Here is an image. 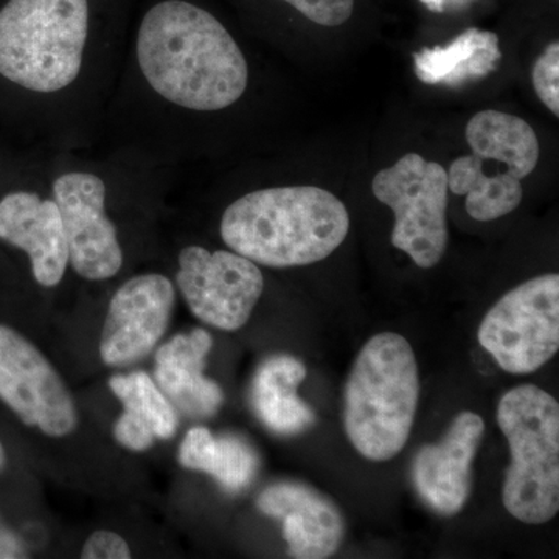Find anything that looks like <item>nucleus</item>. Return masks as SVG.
Instances as JSON below:
<instances>
[{
    "instance_id": "nucleus-25",
    "label": "nucleus",
    "mask_w": 559,
    "mask_h": 559,
    "mask_svg": "<svg viewBox=\"0 0 559 559\" xmlns=\"http://www.w3.org/2000/svg\"><path fill=\"white\" fill-rule=\"evenodd\" d=\"M114 437H116L121 447L134 452L150 450L153 447L154 440H156V436H154L150 426L140 421L139 418L132 417L128 412H124L117 419L116 426H114Z\"/></svg>"
},
{
    "instance_id": "nucleus-22",
    "label": "nucleus",
    "mask_w": 559,
    "mask_h": 559,
    "mask_svg": "<svg viewBox=\"0 0 559 559\" xmlns=\"http://www.w3.org/2000/svg\"><path fill=\"white\" fill-rule=\"evenodd\" d=\"M533 87L547 109L559 117V44L551 43L532 70Z\"/></svg>"
},
{
    "instance_id": "nucleus-20",
    "label": "nucleus",
    "mask_w": 559,
    "mask_h": 559,
    "mask_svg": "<svg viewBox=\"0 0 559 559\" xmlns=\"http://www.w3.org/2000/svg\"><path fill=\"white\" fill-rule=\"evenodd\" d=\"M448 173V189L466 197L471 218L487 223L509 215L522 201L521 179L510 173H487L479 157L469 154L452 162Z\"/></svg>"
},
{
    "instance_id": "nucleus-18",
    "label": "nucleus",
    "mask_w": 559,
    "mask_h": 559,
    "mask_svg": "<svg viewBox=\"0 0 559 559\" xmlns=\"http://www.w3.org/2000/svg\"><path fill=\"white\" fill-rule=\"evenodd\" d=\"M465 135L474 156L498 162L518 179L528 178L538 165V135L520 117L481 110L466 124Z\"/></svg>"
},
{
    "instance_id": "nucleus-1",
    "label": "nucleus",
    "mask_w": 559,
    "mask_h": 559,
    "mask_svg": "<svg viewBox=\"0 0 559 559\" xmlns=\"http://www.w3.org/2000/svg\"><path fill=\"white\" fill-rule=\"evenodd\" d=\"M138 60L150 86L186 109L229 108L248 87V62L230 33L209 11L183 0H165L145 14Z\"/></svg>"
},
{
    "instance_id": "nucleus-21",
    "label": "nucleus",
    "mask_w": 559,
    "mask_h": 559,
    "mask_svg": "<svg viewBox=\"0 0 559 559\" xmlns=\"http://www.w3.org/2000/svg\"><path fill=\"white\" fill-rule=\"evenodd\" d=\"M109 388L123 403L124 412L150 426L156 439L168 440L175 436L179 425L175 407L145 371L117 374L110 378Z\"/></svg>"
},
{
    "instance_id": "nucleus-19",
    "label": "nucleus",
    "mask_w": 559,
    "mask_h": 559,
    "mask_svg": "<svg viewBox=\"0 0 559 559\" xmlns=\"http://www.w3.org/2000/svg\"><path fill=\"white\" fill-rule=\"evenodd\" d=\"M179 463L187 469L204 471L229 492H238L255 479L259 455L248 443L235 436H212L209 429L193 428L183 437Z\"/></svg>"
},
{
    "instance_id": "nucleus-16",
    "label": "nucleus",
    "mask_w": 559,
    "mask_h": 559,
    "mask_svg": "<svg viewBox=\"0 0 559 559\" xmlns=\"http://www.w3.org/2000/svg\"><path fill=\"white\" fill-rule=\"evenodd\" d=\"M502 60L496 33L469 28L448 46H437L414 53L415 75L432 86L462 87L487 79Z\"/></svg>"
},
{
    "instance_id": "nucleus-13",
    "label": "nucleus",
    "mask_w": 559,
    "mask_h": 559,
    "mask_svg": "<svg viewBox=\"0 0 559 559\" xmlns=\"http://www.w3.org/2000/svg\"><path fill=\"white\" fill-rule=\"evenodd\" d=\"M257 507L283 522V538L297 559H326L340 550L345 521L333 500L299 481H280L264 489Z\"/></svg>"
},
{
    "instance_id": "nucleus-3",
    "label": "nucleus",
    "mask_w": 559,
    "mask_h": 559,
    "mask_svg": "<svg viewBox=\"0 0 559 559\" xmlns=\"http://www.w3.org/2000/svg\"><path fill=\"white\" fill-rule=\"evenodd\" d=\"M418 399V364L409 341L390 331L371 337L345 382L349 443L371 462L396 457L409 440Z\"/></svg>"
},
{
    "instance_id": "nucleus-12",
    "label": "nucleus",
    "mask_w": 559,
    "mask_h": 559,
    "mask_svg": "<svg viewBox=\"0 0 559 559\" xmlns=\"http://www.w3.org/2000/svg\"><path fill=\"white\" fill-rule=\"evenodd\" d=\"M485 423L474 412H460L439 443L425 444L412 463L419 498L440 516H455L468 502L473 462Z\"/></svg>"
},
{
    "instance_id": "nucleus-15",
    "label": "nucleus",
    "mask_w": 559,
    "mask_h": 559,
    "mask_svg": "<svg viewBox=\"0 0 559 559\" xmlns=\"http://www.w3.org/2000/svg\"><path fill=\"white\" fill-rule=\"evenodd\" d=\"M213 340L207 331L194 329L178 334L156 353L157 388L173 406L193 418H207L223 406V390L204 377L205 359Z\"/></svg>"
},
{
    "instance_id": "nucleus-17",
    "label": "nucleus",
    "mask_w": 559,
    "mask_h": 559,
    "mask_svg": "<svg viewBox=\"0 0 559 559\" xmlns=\"http://www.w3.org/2000/svg\"><path fill=\"white\" fill-rule=\"evenodd\" d=\"M307 369L293 356H274L257 370L252 382V404L264 425L282 436H296L311 428L316 415L297 389Z\"/></svg>"
},
{
    "instance_id": "nucleus-9",
    "label": "nucleus",
    "mask_w": 559,
    "mask_h": 559,
    "mask_svg": "<svg viewBox=\"0 0 559 559\" xmlns=\"http://www.w3.org/2000/svg\"><path fill=\"white\" fill-rule=\"evenodd\" d=\"M0 400L24 425L49 437H66L79 412L60 374L31 341L0 325Z\"/></svg>"
},
{
    "instance_id": "nucleus-5",
    "label": "nucleus",
    "mask_w": 559,
    "mask_h": 559,
    "mask_svg": "<svg viewBox=\"0 0 559 559\" xmlns=\"http://www.w3.org/2000/svg\"><path fill=\"white\" fill-rule=\"evenodd\" d=\"M498 423L511 452L503 507L524 524H546L559 510L558 401L536 385H520L500 399Z\"/></svg>"
},
{
    "instance_id": "nucleus-7",
    "label": "nucleus",
    "mask_w": 559,
    "mask_h": 559,
    "mask_svg": "<svg viewBox=\"0 0 559 559\" xmlns=\"http://www.w3.org/2000/svg\"><path fill=\"white\" fill-rule=\"evenodd\" d=\"M477 340L511 374L546 366L559 349V275H539L507 293L481 320Z\"/></svg>"
},
{
    "instance_id": "nucleus-4",
    "label": "nucleus",
    "mask_w": 559,
    "mask_h": 559,
    "mask_svg": "<svg viewBox=\"0 0 559 559\" xmlns=\"http://www.w3.org/2000/svg\"><path fill=\"white\" fill-rule=\"evenodd\" d=\"M87 0H7L0 7V81L50 94L80 75Z\"/></svg>"
},
{
    "instance_id": "nucleus-8",
    "label": "nucleus",
    "mask_w": 559,
    "mask_h": 559,
    "mask_svg": "<svg viewBox=\"0 0 559 559\" xmlns=\"http://www.w3.org/2000/svg\"><path fill=\"white\" fill-rule=\"evenodd\" d=\"M176 282L190 311L223 331L242 329L264 290L263 274L252 260L201 246L180 250Z\"/></svg>"
},
{
    "instance_id": "nucleus-11",
    "label": "nucleus",
    "mask_w": 559,
    "mask_h": 559,
    "mask_svg": "<svg viewBox=\"0 0 559 559\" xmlns=\"http://www.w3.org/2000/svg\"><path fill=\"white\" fill-rule=\"evenodd\" d=\"M175 300V286L164 275H138L123 283L110 299L103 325V362L131 366L148 356L168 329Z\"/></svg>"
},
{
    "instance_id": "nucleus-27",
    "label": "nucleus",
    "mask_w": 559,
    "mask_h": 559,
    "mask_svg": "<svg viewBox=\"0 0 559 559\" xmlns=\"http://www.w3.org/2000/svg\"><path fill=\"white\" fill-rule=\"evenodd\" d=\"M419 2L432 13H448V11L463 9L471 0H419Z\"/></svg>"
},
{
    "instance_id": "nucleus-23",
    "label": "nucleus",
    "mask_w": 559,
    "mask_h": 559,
    "mask_svg": "<svg viewBox=\"0 0 559 559\" xmlns=\"http://www.w3.org/2000/svg\"><path fill=\"white\" fill-rule=\"evenodd\" d=\"M323 27H337L352 17L355 0H283Z\"/></svg>"
},
{
    "instance_id": "nucleus-24",
    "label": "nucleus",
    "mask_w": 559,
    "mask_h": 559,
    "mask_svg": "<svg viewBox=\"0 0 559 559\" xmlns=\"http://www.w3.org/2000/svg\"><path fill=\"white\" fill-rule=\"evenodd\" d=\"M81 558L128 559L131 558V549L127 540L117 533L98 530V532L92 533L91 538L84 544Z\"/></svg>"
},
{
    "instance_id": "nucleus-10",
    "label": "nucleus",
    "mask_w": 559,
    "mask_h": 559,
    "mask_svg": "<svg viewBox=\"0 0 559 559\" xmlns=\"http://www.w3.org/2000/svg\"><path fill=\"white\" fill-rule=\"evenodd\" d=\"M53 197L73 271L91 282L119 274L123 252L116 226L106 215L105 182L91 173H68L55 180Z\"/></svg>"
},
{
    "instance_id": "nucleus-6",
    "label": "nucleus",
    "mask_w": 559,
    "mask_h": 559,
    "mask_svg": "<svg viewBox=\"0 0 559 559\" xmlns=\"http://www.w3.org/2000/svg\"><path fill=\"white\" fill-rule=\"evenodd\" d=\"M374 198L395 213L392 245L423 270L443 259L448 234V173L437 162L407 153L371 183Z\"/></svg>"
},
{
    "instance_id": "nucleus-26",
    "label": "nucleus",
    "mask_w": 559,
    "mask_h": 559,
    "mask_svg": "<svg viewBox=\"0 0 559 559\" xmlns=\"http://www.w3.org/2000/svg\"><path fill=\"white\" fill-rule=\"evenodd\" d=\"M20 540L9 532L0 530V558H24Z\"/></svg>"
},
{
    "instance_id": "nucleus-14",
    "label": "nucleus",
    "mask_w": 559,
    "mask_h": 559,
    "mask_svg": "<svg viewBox=\"0 0 559 559\" xmlns=\"http://www.w3.org/2000/svg\"><path fill=\"white\" fill-rule=\"evenodd\" d=\"M0 241L27 253L33 277L44 288L64 277L69 249L57 202L35 191H7L0 198Z\"/></svg>"
},
{
    "instance_id": "nucleus-28",
    "label": "nucleus",
    "mask_w": 559,
    "mask_h": 559,
    "mask_svg": "<svg viewBox=\"0 0 559 559\" xmlns=\"http://www.w3.org/2000/svg\"><path fill=\"white\" fill-rule=\"evenodd\" d=\"M7 466V452L3 448L2 441H0V471L5 469Z\"/></svg>"
},
{
    "instance_id": "nucleus-2",
    "label": "nucleus",
    "mask_w": 559,
    "mask_h": 559,
    "mask_svg": "<svg viewBox=\"0 0 559 559\" xmlns=\"http://www.w3.org/2000/svg\"><path fill=\"white\" fill-rule=\"evenodd\" d=\"M348 210L319 187H277L245 194L224 212L221 237L234 252L267 267L308 266L347 238Z\"/></svg>"
}]
</instances>
